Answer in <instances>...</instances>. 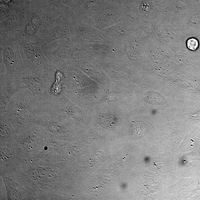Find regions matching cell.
Returning <instances> with one entry per match:
<instances>
[{
	"mask_svg": "<svg viewBox=\"0 0 200 200\" xmlns=\"http://www.w3.org/2000/svg\"><path fill=\"white\" fill-rule=\"evenodd\" d=\"M187 45L188 48L190 50L195 51L198 47V42L196 39L190 38L188 40Z\"/></svg>",
	"mask_w": 200,
	"mask_h": 200,
	"instance_id": "obj_1",
	"label": "cell"
}]
</instances>
